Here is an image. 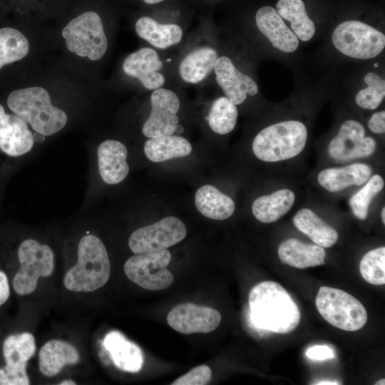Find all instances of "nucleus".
I'll return each mask as SVG.
<instances>
[{
  "label": "nucleus",
  "mask_w": 385,
  "mask_h": 385,
  "mask_svg": "<svg viewBox=\"0 0 385 385\" xmlns=\"http://www.w3.org/2000/svg\"><path fill=\"white\" fill-rule=\"evenodd\" d=\"M250 321L256 328L286 334L295 329L301 314L291 295L272 281L255 285L249 294Z\"/></svg>",
  "instance_id": "obj_1"
},
{
  "label": "nucleus",
  "mask_w": 385,
  "mask_h": 385,
  "mask_svg": "<svg viewBox=\"0 0 385 385\" xmlns=\"http://www.w3.org/2000/svg\"><path fill=\"white\" fill-rule=\"evenodd\" d=\"M111 264L103 242L96 236L83 237L78 246V262L67 271L63 284L70 291H95L108 282Z\"/></svg>",
  "instance_id": "obj_2"
},
{
  "label": "nucleus",
  "mask_w": 385,
  "mask_h": 385,
  "mask_svg": "<svg viewBox=\"0 0 385 385\" xmlns=\"http://www.w3.org/2000/svg\"><path fill=\"white\" fill-rule=\"evenodd\" d=\"M7 105L35 132L45 136L60 131L67 123L66 113L51 104L48 93L41 87L14 90L8 97Z\"/></svg>",
  "instance_id": "obj_3"
},
{
  "label": "nucleus",
  "mask_w": 385,
  "mask_h": 385,
  "mask_svg": "<svg viewBox=\"0 0 385 385\" xmlns=\"http://www.w3.org/2000/svg\"><path fill=\"white\" fill-rule=\"evenodd\" d=\"M307 129L298 120H286L270 125L257 134L252 142L255 156L265 162H277L294 158L304 149Z\"/></svg>",
  "instance_id": "obj_4"
},
{
  "label": "nucleus",
  "mask_w": 385,
  "mask_h": 385,
  "mask_svg": "<svg viewBox=\"0 0 385 385\" xmlns=\"http://www.w3.org/2000/svg\"><path fill=\"white\" fill-rule=\"evenodd\" d=\"M315 303L321 316L339 329L357 331L366 323L367 312L364 305L343 290L322 286L318 291Z\"/></svg>",
  "instance_id": "obj_5"
},
{
  "label": "nucleus",
  "mask_w": 385,
  "mask_h": 385,
  "mask_svg": "<svg viewBox=\"0 0 385 385\" xmlns=\"http://www.w3.org/2000/svg\"><path fill=\"white\" fill-rule=\"evenodd\" d=\"M67 48L91 61L101 59L108 48V41L101 17L87 11L72 19L63 29Z\"/></svg>",
  "instance_id": "obj_6"
},
{
  "label": "nucleus",
  "mask_w": 385,
  "mask_h": 385,
  "mask_svg": "<svg viewBox=\"0 0 385 385\" xmlns=\"http://www.w3.org/2000/svg\"><path fill=\"white\" fill-rule=\"evenodd\" d=\"M334 47L349 57L366 60L377 56L385 47V35L359 21H346L339 24L332 36Z\"/></svg>",
  "instance_id": "obj_7"
},
{
  "label": "nucleus",
  "mask_w": 385,
  "mask_h": 385,
  "mask_svg": "<svg viewBox=\"0 0 385 385\" xmlns=\"http://www.w3.org/2000/svg\"><path fill=\"white\" fill-rule=\"evenodd\" d=\"M20 269L13 279V287L19 295H27L36 288L41 277L50 276L54 269L51 248L34 239L23 241L18 250Z\"/></svg>",
  "instance_id": "obj_8"
},
{
  "label": "nucleus",
  "mask_w": 385,
  "mask_h": 385,
  "mask_svg": "<svg viewBox=\"0 0 385 385\" xmlns=\"http://www.w3.org/2000/svg\"><path fill=\"white\" fill-rule=\"evenodd\" d=\"M171 254L167 249L136 254L124 265L127 277L142 288L159 291L169 287L174 281L173 274L167 269Z\"/></svg>",
  "instance_id": "obj_9"
},
{
  "label": "nucleus",
  "mask_w": 385,
  "mask_h": 385,
  "mask_svg": "<svg viewBox=\"0 0 385 385\" xmlns=\"http://www.w3.org/2000/svg\"><path fill=\"white\" fill-rule=\"evenodd\" d=\"M186 235L183 221L170 216L134 231L129 237L128 246L135 255L160 251L181 242Z\"/></svg>",
  "instance_id": "obj_10"
},
{
  "label": "nucleus",
  "mask_w": 385,
  "mask_h": 385,
  "mask_svg": "<svg viewBox=\"0 0 385 385\" xmlns=\"http://www.w3.org/2000/svg\"><path fill=\"white\" fill-rule=\"evenodd\" d=\"M151 111L142 128L143 134L148 138L173 135L178 125L180 99L173 91L159 88L150 96Z\"/></svg>",
  "instance_id": "obj_11"
},
{
  "label": "nucleus",
  "mask_w": 385,
  "mask_h": 385,
  "mask_svg": "<svg viewBox=\"0 0 385 385\" xmlns=\"http://www.w3.org/2000/svg\"><path fill=\"white\" fill-rule=\"evenodd\" d=\"M376 143L371 137H365L364 125L354 120L344 122L337 135L330 141L328 151L338 161H347L367 157L376 150Z\"/></svg>",
  "instance_id": "obj_12"
},
{
  "label": "nucleus",
  "mask_w": 385,
  "mask_h": 385,
  "mask_svg": "<svg viewBox=\"0 0 385 385\" xmlns=\"http://www.w3.org/2000/svg\"><path fill=\"white\" fill-rule=\"evenodd\" d=\"M221 314L210 307L183 303L171 309L167 317L168 325L184 334L209 333L220 324Z\"/></svg>",
  "instance_id": "obj_13"
},
{
  "label": "nucleus",
  "mask_w": 385,
  "mask_h": 385,
  "mask_svg": "<svg viewBox=\"0 0 385 385\" xmlns=\"http://www.w3.org/2000/svg\"><path fill=\"white\" fill-rule=\"evenodd\" d=\"M214 71L217 84L225 96L235 106L242 103L247 95L257 94L259 88L255 81L239 71L229 57H218Z\"/></svg>",
  "instance_id": "obj_14"
},
{
  "label": "nucleus",
  "mask_w": 385,
  "mask_h": 385,
  "mask_svg": "<svg viewBox=\"0 0 385 385\" xmlns=\"http://www.w3.org/2000/svg\"><path fill=\"white\" fill-rule=\"evenodd\" d=\"M163 67L156 51L148 47L129 54L123 63V70L128 76L138 79L146 89L153 91L165 83V77L159 72Z\"/></svg>",
  "instance_id": "obj_15"
},
{
  "label": "nucleus",
  "mask_w": 385,
  "mask_h": 385,
  "mask_svg": "<svg viewBox=\"0 0 385 385\" xmlns=\"http://www.w3.org/2000/svg\"><path fill=\"white\" fill-rule=\"evenodd\" d=\"M34 143L26 122L16 114L6 113L0 104V149L9 156L17 157L29 152Z\"/></svg>",
  "instance_id": "obj_16"
},
{
  "label": "nucleus",
  "mask_w": 385,
  "mask_h": 385,
  "mask_svg": "<svg viewBox=\"0 0 385 385\" xmlns=\"http://www.w3.org/2000/svg\"><path fill=\"white\" fill-rule=\"evenodd\" d=\"M255 22L259 31L275 48L284 53L297 49L299 38L273 7L265 6L259 9L255 14Z\"/></svg>",
  "instance_id": "obj_17"
},
{
  "label": "nucleus",
  "mask_w": 385,
  "mask_h": 385,
  "mask_svg": "<svg viewBox=\"0 0 385 385\" xmlns=\"http://www.w3.org/2000/svg\"><path fill=\"white\" fill-rule=\"evenodd\" d=\"M98 170L102 180L107 184L120 183L127 177L129 166L126 162V147L118 140H106L98 146Z\"/></svg>",
  "instance_id": "obj_18"
},
{
  "label": "nucleus",
  "mask_w": 385,
  "mask_h": 385,
  "mask_svg": "<svg viewBox=\"0 0 385 385\" xmlns=\"http://www.w3.org/2000/svg\"><path fill=\"white\" fill-rule=\"evenodd\" d=\"M106 349L119 369L136 373L143 367V354L135 343L128 340L118 331H112L106 334L103 340Z\"/></svg>",
  "instance_id": "obj_19"
},
{
  "label": "nucleus",
  "mask_w": 385,
  "mask_h": 385,
  "mask_svg": "<svg viewBox=\"0 0 385 385\" xmlns=\"http://www.w3.org/2000/svg\"><path fill=\"white\" fill-rule=\"evenodd\" d=\"M278 256L284 265L304 269L324 265L326 252L322 247L317 245L306 244L290 238L279 245Z\"/></svg>",
  "instance_id": "obj_20"
},
{
  "label": "nucleus",
  "mask_w": 385,
  "mask_h": 385,
  "mask_svg": "<svg viewBox=\"0 0 385 385\" xmlns=\"http://www.w3.org/2000/svg\"><path fill=\"white\" fill-rule=\"evenodd\" d=\"M39 369L46 376L57 375L66 365L79 361V354L72 344L58 339L46 342L39 351Z\"/></svg>",
  "instance_id": "obj_21"
},
{
  "label": "nucleus",
  "mask_w": 385,
  "mask_h": 385,
  "mask_svg": "<svg viewBox=\"0 0 385 385\" xmlns=\"http://www.w3.org/2000/svg\"><path fill=\"white\" fill-rule=\"evenodd\" d=\"M371 168L365 164L355 163L342 168L322 170L318 175L319 183L329 192H334L351 185H360L371 175Z\"/></svg>",
  "instance_id": "obj_22"
},
{
  "label": "nucleus",
  "mask_w": 385,
  "mask_h": 385,
  "mask_svg": "<svg viewBox=\"0 0 385 385\" xmlns=\"http://www.w3.org/2000/svg\"><path fill=\"white\" fill-rule=\"evenodd\" d=\"M135 29L138 36L160 49L178 43L183 37V30L178 25L160 24L149 16L138 19Z\"/></svg>",
  "instance_id": "obj_23"
},
{
  "label": "nucleus",
  "mask_w": 385,
  "mask_h": 385,
  "mask_svg": "<svg viewBox=\"0 0 385 385\" xmlns=\"http://www.w3.org/2000/svg\"><path fill=\"white\" fill-rule=\"evenodd\" d=\"M195 203L202 215L215 220L230 217L235 209V202L230 197L210 185H205L197 190Z\"/></svg>",
  "instance_id": "obj_24"
},
{
  "label": "nucleus",
  "mask_w": 385,
  "mask_h": 385,
  "mask_svg": "<svg viewBox=\"0 0 385 385\" xmlns=\"http://www.w3.org/2000/svg\"><path fill=\"white\" fill-rule=\"evenodd\" d=\"M217 58V52L211 47L197 48L181 61L179 74L187 83H200L214 69Z\"/></svg>",
  "instance_id": "obj_25"
},
{
  "label": "nucleus",
  "mask_w": 385,
  "mask_h": 385,
  "mask_svg": "<svg viewBox=\"0 0 385 385\" xmlns=\"http://www.w3.org/2000/svg\"><path fill=\"white\" fill-rule=\"evenodd\" d=\"M295 195L288 189H282L268 195L257 197L252 203V211L257 220L271 223L284 216L292 207Z\"/></svg>",
  "instance_id": "obj_26"
},
{
  "label": "nucleus",
  "mask_w": 385,
  "mask_h": 385,
  "mask_svg": "<svg viewBox=\"0 0 385 385\" xmlns=\"http://www.w3.org/2000/svg\"><path fill=\"white\" fill-rule=\"evenodd\" d=\"M192 150V145L186 138L173 135L149 138L144 144L145 156L155 163L187 156Z\"/></svg>",
  "instance_id": "obj_27"
},
{
  "label": "nucleus",
  "mask_w": 385,
  "mask_h": 385,
  "mask_svg": "<svg viewBox=\"0 0 385 385\" xmlns=\"http://www.w3.org/2000/svg\"><path fill=\"white\" fill-rule=\"evenodd\" d=\"M293 222L299 231L320 247H332L338 240V232L309 209L299 210L293 217Z\"/></svg>",
  "instance_id": "obj_28"
},
{
  "label": "nucleus",
  "mask_w": 385,
  "mask_h": 385,
  "mask_svg": "<svg viewBox=\"0 0 385 385\" xmlns=\"http://www.w3.org/2000/svg\"><path fill=\"white\" fill-rule=\"evenodd\" d=\"M276 11L290 22L292 31L302 41H309L315 34V25L308 16L302 0H279Z\"/></svg>",
  "instance_id": "obj_29"
},
{
  "label": "nucleus",
  "mask_w": 385,
  "mask_h": 385,
  "mask_svg": "<svg viewBox=\"0 0 385 385\" xmlns=\"http://www.w3.org/2000/svg\"><path fill=\"white\" fill-rule=\"evenodd\" d=\"M35 351V339L28 332L10 335L3 344L6 366L17 371H26L27 361Z\"/></svg>",
  "instance_id": "obj_30"
},
{
  "label": "nucleus",
  "mask_w": 385,
  "mask_h": 385,
  "mask_svg": "<svg viewBox=\"0 0 385 385\" xmlns=\"http://www.w3.org/2000/svg\"><path fill=\"white\" fill-rule=\"evenodd\" d=\"M237 117L236 106L226 96H222L212 103L207 120L212 131L225 135L235 128Z\"/></svg>",
  "instance_id": "obj_31"
},
{
  "label": "nucleus",
  "mask_w": 385,
  "mask_h": 385,
  "mask_svg": "<svg viewBox=\"0 0 385 385\" xmlns=\"http://www.w3.org/2000/svg\"><path fill=\"white\" fill-rule=\"evenodd\" d=\"M29 51V41L21 31L8 27L0 29V68L22 59Z\"/></svg>",
  "instance_id": "obj_32"
},
{
  "label": "nucleus",
  "mask_w": 385,
  "mask_h": 385,
  "mask_svg": "<svg viewBox=\"0 0 385 385\" xmlns=\"http://www.w3.org/2000/svg\"><path fill=\"white\" fill-rule=\"evenodd\" d=\"M364 279L374 285L385 284V247H381L366 253L359 265Z\"/></svg>",
  "instance_id": "obj_33"
},
{
  "label": "nucleus",
  "mask_w": 385,
  "mask_h": 385,
  "mask_svg": "<svg viewBox=\"0 0 385 385\" xmlns=\"http://www.w3.org/2000/svg\"><path fill=\"white\" fill-rule=\"evenodd\" d=\"M364 81L366 88L361 89L355 97L356 104L362 108L374 110L385 96V81L374 72L367 73Z\"/></svg>",
  "instance_id": "obj_34"
},
{
  "label": "nucleus",
  "mask_w": 385,
  "mask_h": 385,
  "mask_svg": "<svg viewBox=\"0 0 385 385\" xmlns=\"http://www.w3.org/2000/svg\"><path fill=\"white\" fill-rule=\"evenodd\" d=\"M384 185L382 178L379 175H374L350 198L349 205L356 217L360 220L366 218L371 200L383 189Z\"/></svg>",
  "instance_id": "obj_35"
},
{
  "label": "nucleus",
  "mask_w": 385,
  "mask_h": 385,
  "mask_svg": "<svg viewBox=\"0 0 385 385\" xmlns=\"http://www.w3.org/2000/svg\"><path fill=\"white\" fill-rule=\"evenodd\" d=\"M212 378L211 369L207 365L197 366L173 381L172 385H205Z\"/></svg>",
  "instance_id": "obj_36"
},
{
  "label": "nucleus",
  "mask_w": 385,
  "mask_h": 385,
  "mask_svg": "<svg viewBox=\"0 0 385 385\" xmlns=\"http://www.w3.org/2000/svg\"><path fill=\"white\" fill-rule=\"evenodd\" d=\"M26 371H16L6 366L0 369V385H29Z\"/></svg>",
  "instance_id": "obj_37"
},
{
  "label": "nucleus",
  "mask_w": 385,
  "mask_h": 385,
  "mask_svg": "<svg viewBox=\"0 0 385 385\" xmlns=\"http://www.w3.org/2000/svg\"><path fill=\"white\" fill-rule=\"evenodd\" d=\"M306 356L309 359L316 361H323L335 357L332 349L327 345H315L309 347L306 351Z\"/></svg>",
  "instance_id": "obj_38"
},
{
  "label": "nucleus",
  "mask_w": 385,
  "mask_h": 385,
  "mask_svg": "<svg viewBox=\"0 0 385 385\" xmlns=\"http://www.w3.org/2000/svg\"><path fill=\"white\" fill-rule=\"evenodd\" d=\"M368 127L373 133H384L385 132V112L382 111L374 113L368 123Z\"/></svg>",
  "instance_id": "obj_39"
},
{
  "label": "nucleus",
  "mask_w": 385,
  "mask_h": 385,
  "mask_svg": "<svg viewBox=\"0 0 385 385\" xmlns=\"http://www.w3.org/2000/svg\"><path fill=\"white\" fill-rule=\"evenodd\" d=\"M10 289L6 274L0 271V306L9 298Z\"/></svg>",
  "instance_id": "obj_40"
},
{
  "label": "nucleus",
  "mask_w": 385,
  "mask_h": 385,
  "mask_svg": "<svg viewBox=\"0 0 385 385\" xmlns=\"http://www.w3.org/2000/svg\"><path fill=\"white\" fill-rule=\"evenodd\" d=\"M34 140V141H36L38 143H41L44 140L45 135L36 132L34 134H33Z\"/></svg>",
  "instance_id": "obj_41"
},
{
  "label": "nucleus",
  "mask_w": 385,
  "mask_h": 385,
  "mask_svg": "<svg viewBox=\"0 0 385 385\" xmlns=\"http://www.w3.org/2000/svg\"><path fill=\"white\" fill-rule=\"evenodd\" d=\"M316 384L317 385H336L337 384H337H339V383H338L336 381H319Z\"/></svg>",
  "instance_id": "obj_42"
},
{
  "label": "nucleus",
  "mask_w": 385,
  "mask_h": 385,
  "mask_svg": "<svg viewBox=\"0 0 385 385\" xmlns=\"http://www.w3.org/2000/svg\"><path fill=\"white\" fill-rule=\"evenodd\" d=\"M59 384L61 385H75L76 382L71 380H66L62 382H61Z\"/></svg>",
  "instance_id": "obj_43"
},
{
  "label": "nucleus",
  "mask_w": 385,
  "mask_h": 385,
  "mask_svg": "<svg viewBox=\"0 0 385 385\" xmlns=\"http://www.w3.org/2000/svg\"><path fill=\"white\" fill-rule=\"evenodd\" d=\"M163 1L164 0H143V1L148 4H155L161 2Z\"/></svg>",
  "instance_id": "obj_44"
},
{
  "label": "nucleus",
  "mask_w": 385,
  "mask_h": 385,
  "mask_svg": "<svg viewBox=\"0 0 385 385\" xmlns=\"http://www.w3.org/2000/svg\"><path fill=\"white\" fill-rule=\"evenodd\" d=\"M183 128L180 125L178 124L177 125V128H176V130H175V133H177L178 134H180V133H183Z\"/></svg>",
  "instance_id": "obj_45"
},
{
  "label": "nucleus",
  "mask_w": 385,
  "mask_h": 385,
  "mask_svg": "<svg viewBox=\"0 0 385 385\" xmlns=\"http://www.w3.org/2000/svg\"><path fill=\"white\" fill-rule=\"evenodd\" d=\"M381 220L383 222V224H385V208H384V207L381 210Z\"/></svg>",
  "instance_id": "obj_46"
},
{
  "label": "nucleus",
  "mask_w": 385,
  "mask_h": 385,
  "mask_svg": "<svg viewBox=\"0 0 385 385\" xmlns=\"http://www.w3.org/2000/svg\"><path fill=\"white\" fill-rule=\"evenodd\" d=\"M384 384H385V379H381L377 381L375 383V385H384Z\"/></svg>",
  "instance_id": "obj_47"
},
{
  "label": "nucleus",
  "mask_w": 385,
  "mask_h": 385,
  "mask_svg": "<svg viewBox=\"0 0 385 385\" xmlns=\"http://www.w3.org/2000/svg\"><path fill=\"white\" fill-rule=\"evenodd\" d=\"M374 66H375V67H377V66H378V63H375V64H374Z\"/></svg>",
  "instance_id": "obj_48"
}]
</instances>
